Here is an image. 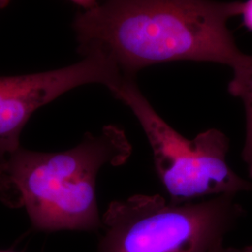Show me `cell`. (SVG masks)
<instances>
[{
  "label": "cell",
  "instance_id": "3957f363",
  "mask_svg": "<svg viewBox=\"0 0 252 252\" xmlns=\"http://www.w3.org/2000/svg\"><path fill=\"white\" fill-rule=\"evenodd\" d=\"M234 195L174 204L135 194L108 205L97 252H209L242 214Z\"/></svg>",
  "mask_w": 252,
  "mask_h": 252
},
{
  "label": "cell",
  "instance_id": "7a4b0ae2",
  "mask_svg": "<svg viewBox=\"0 0 252 252\" xmlns=\"http://www.w3.org/2000/svg\"><path fill=\"white\" fill-rule=\"evenodd\" d=\"M131 153L125 130L109 125L67 151L41 153L20 147L2 164L18 208H26L35 230L98 231L97 176L106 165L126 163Z\"/></svg>",
  "mask_w": 252,
  "mask_h": 252
},
{
  "label": "cell",
  "instance_id": "277c9868",
  "mask_svg": "<svg viewBox=\"0 0 252 252\" xmlns=\"http://www.w3.org/2000/svg\"><path fill=\"white\" fill-rule=\"evenodd\" d=\"M111 94L132 110L152 147L157 175L170 196L183 204L206 196L235 195L252 191L227 162L229 139L209 129L188 139L169 126L139 90L135 77L124 76Z\"/></svg>",
  "mask_w": 252,
  "mask_h": 252
},
{
  "label": "cell",
  "instance_id": "52a82bcc",
  "mask_svg": "<svg viewBox=\"0 0 252 252\" xmlns=\"http://www.w3.org/2000/svg\"><path fill=\"white\" fill-rule=\"evenodd\" d=\"M239 15L242 16L244 27L252 32V0L241 2V10Z\"/></svg>",
  "mask_w": 252,
  "mask_h": 252
},
{
  "label": "cell",
  "instance_id": "9c48e42d",
  "mask_svg": "<svg viewBox=\"0 0 252 252\" xmlns=\"http://www.w3.org/2000/svg\"><path fill=\"white\" fill-rule=\"evenodd\" d=\"M75 4L79 5L84 10L93 9L99 4V0H71ZM102 1V0H101Z\"/></svg>",
  "mask_w": 252,
  "mask_h": 252
},
{
  "label": "cell",
  "instance_id": "30bf717a",
  "mask_svg": "<svg viewBox=\"0 0 252 252\" xmlns=\"http://www.w3.org/2000/svg\"><path fill=\"white\" fill-rule=\"evenodd\" d=\"M11 0H0V9L6 8Z\"/></svg>",
  "mask_w": 252,
  "mask_h": 252
},
{
  "label": "cell",
  "instance_id": "8992f818",
  "mask_svg": "<svg viewBox=\"0 0 252 252\" xmlns=\"http://www.w3.org/2000/svg\"><path fill=\"white\" fill-rule=\"evenodd\" d=\"M234 70V77L229 82V93L241 98L246 113V137L242 158L247 164L249 176L252 180V56L245 60Z\"/></svg>",
  "mask_w": 252,
  "mask_h": 252
},
{
  "label": "cell",
  "instance_id": "6da1fadb",
  "mask_svg": "<svg viewBox=\"0 0 252 252\" xmlns=\"http://www.w3.org/2000/svg\"><path fill=\"white\" fill-rule=\"evenodd\" d=\"M240 10V1L102 0L79 13L73 27L81 54H108L124 76L174 61L213 62L234 69L247 54L237 48L227 21Z\"/></svg>",
  "mask_w": 252,
  "mask_h": 252
},
{
  "label": "cell",
  "instance_id": "ba28073f",
  "mask_svg": "<svg viewBox=\"0 0 252 252\" xmlns=\"http://www.w3.org/2000/svg\"><path fill=\"white\" fill-rule=\"evenodd\" d=\"M209 252H252V246L243 248H225L223 245H220Z\"/></svg>",
  "mask_w": 252,
  "mask_h": 252
},
{
  "label": "cell",
  "instance_id": "5b68a950",
  "mask_svg": "<svg viewBox=\"0 0 252 252\" xmlns=\"http://www.w3.org/2000/svg\"><path fill=\"white\" fill-rule=\"evenodd\" d=\"M72 65L46 72L0 77V163L21 147L20 136L38 108L81 85L97 83L110 91L123 73L108 54L92 50Z\"/></svg>",
  "mask_w": 252,
  "mask_h": 252
},
{
  "label": "cell",
  "instance_id": "8fae6325",
  "mask_svg": "<svg viewBox=\"0 0 252 252\" xmlns=\"http://www.w3.org/2000/svg\"><path fill=\"white\" fill-rule=\"evenodd\" d=\"M0 252H13V251H3V250H0Z\"/></svg>",
  "mask_w": 252,
  "mask_h": 252
}]
</instances>
